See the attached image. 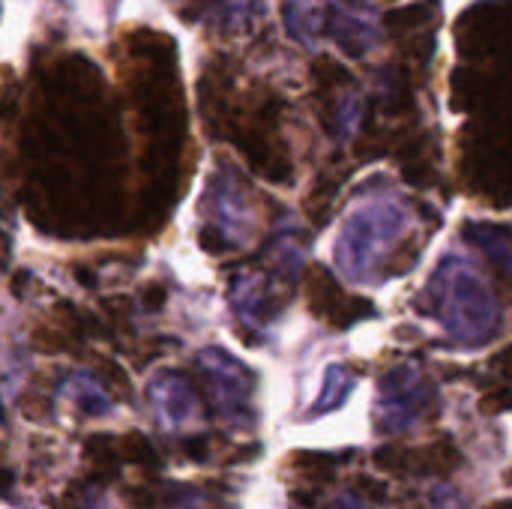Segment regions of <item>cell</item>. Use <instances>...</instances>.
<instances>
[{
  "mask_svg": "<svg viewBox=\"0 0 512 509\" xmlns=\"http://www.w3.org/2000/svg\"><path fill=\"white\" fill-rule=\"evenodd\" d=\"M411 213L393 198L360 204L342 225L333 258L345 279L372 282L393 273H408L423 246L405 243L411 237Z\"/></svg>",
  "mask_w": 512,
  "mask_h": 509,
  "instance_id": "6da1fadb",
  "label": "cell"
},
{
  "mask_svg": "<svg viewBox=\"0 0 512 509\" xmlns=\"http://www.w3.org/2000/svg\"><path fill=\"white\" fill-rule=\"evenodd\" d=\"M417 309L438 321L447 339L459 348H480L501 330V303L495 291L459 252L438 261Z\"/></svg>",
  "mask_w": 512,
  "mask_h": 509,
  "instance_id": "7a4b0ae2",
  "label": "cell"
},
{
  "mask_svg": "<svg viewBox=\"0 0 512 509\" xmlns=\"http://www.w3.org/2000/svg\"><path fill=\"white\" fill-rule=\"evenodd\" d=\"M432 387L417 363H396L378 381V426L390 435L414 429L432 408Z\"/></svg>",
  "mask_w": 512,
  "mask_h": 509,
  "instance_id": "3957f363",
  "label": "cell"
},
{
  "mask_svg": "<svg viewBox=\"0 0 512 509\" xmlns=\"http://www.w3.org/2000/svg\"><path fill=\"white\" fill-rule=\"evenodd\" d=\"M204 213H207V225H210V231H204V240H216L219 249L246 246V240L252 234V210H249L246 192L240 189L237 177L228 168H222L210 180Z\"/></svg>",
  "mask_w": 512,
  "mask_h": 509,
  "instance_id": "277c9868",
  "label": "cell"
},
{
  "mask_svg": "<svg viewBox=\"0 0 512 509\" xmlns=\"http://www.w3.org/2000/svg\"><path fill=\"white\" fill-rule=\"evenodd\" d=\"M198 366L207 375V387H210V396H213L216 408L234 423H249L252 420L255 375L237 357H231L222 348L201 351Z\"/></svg>",
  "mask_w": 512,
  "mask_h": 509,
  "instance_id": "5b68a950",
  "label": "cell"
},
{
  "mask_svg": "<svg viewBox=\"0 0 512 509\" xmlns=\"http://www.w3.org/2000/svg\"><path fill=\"white\" fill-rule=\"evenodd\" d=\"M150 399H153L159 417L165 420V426H171V429H186L198 414V399L192 393V384L177 372L156 375L150 384Z\"/></svg>",
  "mask_w": 512,
  "mask_h": 509,
  "instance_id": "8992f818",
  "label": "cell"
},
{
  "mask_svg": "<svg viewBox=\"0 0 512 509\" xmlns=\"http://www.w3.org/2000/svg\"><path fill=\"white\" fill-rule=\"evenodd\" d=\"M327 33L354 57H363L375 45V24L366 9L336 0L327 15Z\"/></svg>",
  "mask_w": 512,
  "mask_h": 509,
  "instance_id": "52a82bcc",
  "label": "cell"
},
{
  "mask_svg": "<svg viewBox=\"0 0 512 509\" xmlns=\"http://www.w3.org/2000/svg\"><path fill=\"white\" fill-rule=\"evenodd\" d=\"M468 243H474L492 264L495 270L512 285V231L507 225L495 222H468L465 231Z\"/></svg>",
  "mask_w": 512,
  "mask_h": 509,
  "instance_id": "ba28073f",
  "label": "cell"
},
{
  "mask_svg": "<svg viewBox=\"0 0 512 509\" xmlns=\"http://www.w3.org/2000/svg\"><path fill=\"white\" fill-rule=\"evenodd\" d=\"M234 309L246 324L261 327L264 321L273 318V303H270V288L261 276H240L234 282Z\"/></svg>",
  "mask_w": 512,
  "mask_h": 509,
  "instance_id": "9c48e42d",
  "label": "cell"
},
{
  "mask_svg": "<svg viewBox=\"0 0 512 509\" xmlns=\"http://www.w3.org/2000/svg\"><path fill=\"white\" fill-rule=\"evenodd\" d=\"M354 393V375L345 369V366H330L327 369V375H324V390H321V396L315 399V405L309 408V420H315V417H324V414H333L336 408H342L345 402H348V396Z\"/></svg>",
  "mask_w": 512,
  "mask_h": 509,
  "instance_id": "30bf717a",
  "label": "cell"
},
{
  "mask_svg": "<svg viewBox=\"0 0 512 509\" xmlns=\"http://www.w3.org/2000/svg\"><path fill=\"white\" fill-rule=\"evenodd\" d=\"M69 399L72 405L81 411V414H90V417H105L111 411V402L108 396L102 393L99 384H93L87 375H75L69 381Z\"/></svg>",
  "mask_w": 512,
  "mask_h": 509,
  "instance_id": "8fae6325",
  "label": "cell"
},
{
  "mask_svg": "<svg viewBox=\"0 0 512 509\" xmlns=\"http://www.w3.org/2000/svg\"><path fill=\"white\" fill-rule=\"evenodd\" d=\"M285 24H288V30H291L297 39L312 42V36H315V30H318L312 0H291V3L285 6Z\"/></svg>",
  "mask_w": 512,
  "mask_h": 509,
  "instance_id": "7c38bea8",
  "label": "cell"
},
{
  "mask_svg": "<svg viewBox=\"0 0 512 509\" xmlns=\"http://www.w3.org/2000/svg\"><path fill=\"white\" fill-rule=\"evenodd\" d=\"M156 509H210V498L192 486H183V483H174L162 492L159 498V507Z\"/></svg>",
  "mask_w": 512,
  "mask_h": 509,
  "instance_id": "4fadbf2b",
  "label": "cell"
},
{
  "mask_svg": "<svg viewBox=\"0 0 512 509\" xmlns=\"http://www.w3.org/2000/svg\"><path fill=\"white\" fill-rule=\"evenodd\" d=\"M432 501H435V509H468L462 504V498L453 489H447V486H438L432 492Z\"/></svg>",
  "mask_w": 512,
  "mask_h": 509,
  "instance_id": "5bb4252c",
  "label": "cell"
},
{
  "mask_svg": "<svg viewBox=\"0 0 512 509\" xmlns=\"http://www.w3.org/2000/svg\"><path fill=\"white\" fill-rule=\"evenodd\" d=\"M327 509H366V507H363L357 498H351V495H348V498H336V501H333Z\"/></svg>",
  "mask_w": 512,
  "mask_h": 509,
  "instance_id": "9a60e30c",
  "label": "cell"
},
{
  "mask_svg": "<svg viewBox=\"0 0 512 509\" xmlns=\"http://www.w3.org/2000/svg\"><path fill=\"white\" fill-rule=\"evenodd\" d=\"M492 509H512V504H495Z\"/></svg>",
  "mask_w": 512,
  "mask_h": 509,
  "instance_id": "2e32d148",
  "label": "cell"
},
{
  "mask_svg": "<svg viewBox=\"0 0 512 509\" xmlns=\"http://www.w3.org/2000/svg\"><path fill=\"white\" fill-rule=\"evenodd\" d=\"M0 423H3V402H0Z\"/></svg>",
  "mask_w": 512,
  "mask_h": 509,
  "instance_id": "e0dca14e",
  "label": "cell"
}]
</instances>
